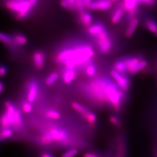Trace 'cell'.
Returning a JSON list of instances; mask_svg holds the SVG:
<instances>
[{"label":"cell","instance_id":"26","mask_svg":"<svg viewBox=\"0 0 157 157\" xmlns=\"http://www.w3.org/2000/svg\"><path fill=\"white\" fill-rule=\"evenodd\" d=\"M59 77V74L56 72L52 73L50 74L48 78L46 79V83L48 86H52V84L55 83L56 79Z\"/></svg>","mask_w":157,"mask_h":157},{"label":"cell","instance_id":"22","mask_svg":"<svg viewBox=\"0 0 157 157\" xmlns=\"http://www.w3.org/2000/svg\"><path fill=\"white\" fill-rule=\"evenodd\" d=\"M147 64H148V63L147 62V60L140 59V62L138 63V64L137 65L135 69H134L131 75H135V74H136L137 73L139 72L141 70H142V69L145 68V67H147Z\"/></svg>","mask_w":157,"mask_h":157},{"label":"cell","instance_id":"9","mask_svg":"<svg viewBox=\"0 0 157 157\" xmlns=\"http://www.w3.org/2000/svg\"><path fill=\"white\" fill-rule=\"evenodd\" d=\"M38 90V85L35 82H32L29 88L27 99L29 102L33 103L37 96V92Z\"/></svg>","mask_w":157,"mask_h":157},{"label":"cell","instance_id":"21","mask_svg":"<svg viewBox=\"0 0 157 157\" xmlns=\"http://www.w3.org/2000/svg\"><path fill=\"white\" fill-rule=\"evenodd\" d=\"M124 13V9L119 8L117 9L111 17V21L113 24H117L119 22L123 17Z\"/></svg>","mask_w":157,"mask_h":157},{"label":"cell","instance_id":"23","mask_svg":"<svg viewBox=\"0 0 157 157\" xmlns=\"http://www.w3.org/2000/svg\"><path fill=\"white\" fill-rule=\"evenodd\" d=\"M14 42L17 45H23L27 43V39L22 34H17L14 37Z\"/></svg>","mask_w":157,"mask_h":157},{"label":"cell","instance_id":"28","mask_svg":"<svg viewBox=\"0 0 157 157\" xmlns=\"http://www.w3.org/2000/svg\"><path fill=\"white\" fill-rule=\"evenodd\" d=\"M1 124L2 128H6L11 126L10 120L5 113L2 116L1 118Z\"/></svg>","mask_w":157,"mask_h":157},{"label":"cell","instance_id":"19","mask_svg":"<svg viewBox=\"0 0 157 157\" xmlns=\"http://www.w3.org/2000/svg\"><path fill=\"white\" fill-rule=\"evenodd\" d=\"M22 125V119L21 111H19V110L16 109L15 114V124L14 125L13 128L16 131H18Z\"/></svg>","mask_w":157,"mask_h":157},{"label":"cell","instance_id":"32","mask_svg":"<svg viewBox=\"0 0 157 157\" xmlns=\"http://www.w3.org/2000/svg\"><path fill=\"white\" fill-rule=\"evenodd\" d=\"M138 4H143L147 6H153L157 3V0H136Z\"/></svg>","mask_w":157,"mask_h":157},{"label":"cell","instance_id":"10","mask_svg":"<svg viewBox=\"0 0 157 157\" xmlns=\"http://www.w3.org/2000/svg\"><path fill=\"white\" fill-rule=\"evenodd\" d=\"M45 56L41 52H36L33 55V61L36 68L41 70L44 64Z\"/></svg>","mask_w":157,"mask_h":157},{"label":"cell","instance_id":"13","mask_svg":"<svg viewBox=\"0 0 157 157\" xmlns=\"http://www.w3.org/2000/svg\"><path fill=\"white\" fill-rule=\"evenodd\" d=\"M139 6V4L136 0H124V9L129 12L131 15H133L135 11Z\"/></svg>","mask_w":157,"mask_h":157},{"label":"cell","instance_id":"1","mask_svg":"<svg viewBox=\"0 0 157 157\" xmlns=\"http://www.w3.org/2000/svg\"><path fill=\"white\" fill-rule=\"evenodd\" d=\"M94 55L93 48L90 45L82 44L73 48L61 51L56 56L57 62L64 64L67 68L75 69L90 61Z\"/></svg>","mask_w":157,"mask_h":157},{"label":"cell","instance_id":"40","mask_svg":"<svg viewBox=\"0 0 157 157\" xmlns=\"http://www.w3.org/2000/svg\"><path fill=\"white\" fill-rule=\"evenodd\" d=\"M30 2V3L31 4L32 6H34L36 4V3H37L38 0H29Z\"/></svg>","mask_w":157,"mask_h":157},{"label":"cell","instance_id":"15","mask_svg":"<svg viewBox=\"0 0 157 157\" xmlns=\"http://www.w3.org/2000/svg\"><path fill=\"white\" fill-rule=\"evenodd\" d=\"M139 20L136 18H134L131 21L127 30L126 31V36L127 38H130L133 35L138 25Z\"/></svg>","mask_w":157,"mask_h":157},{"label":"cell","instance_id":"5","mask_svg":"<svg viewBox=\"0 0 157 157\" xmlns=\"http://www.w3.org/2000/svg\"><path fill=\"white\" fill-rule=\"evenodd\" d=\"M110 74L118 86L123 92H127L130 87V81L128 74H121L115 69L111 70Z\"/></svg>","mask_w":157,"mask_h":157},{"label":"cell","instance_id":"33","mask_svg":"<svg viewBox=\"0 0 157 157\" xmlns=\"http://www.w3.org/2000/svg\"><path fill=\"white\" fill-rule=\"evenodd\" d=\"M86 73L87 75L92 76L94 75L96 72V67H95V66L90 65L86 67Z\"/></svg>","mask_w":157,"mask_h":157},{"label":"cell","instance_id":"34","mask_svg":"<svg viewBox=\"0 0 157 157\" xmlns=\"http://www.w3.org/2000/svg\"><path fill=\"white\" fill-rule=\"evenodd\" d=\"M78 153V151L76 149H72L64 153L62 157H74Z\"/></svg>","mask_w":157,"mask_h":157},{"label":"cell","instance_id":"16","mask_svg":"<svg viewBox=\"0 0 157 157\" xmlns=\"http://www.w3.org/2000/svg\"><path fill=\"white\" fill-rule=\"evenodd\" d=\"M105 29L106 28L103 24L99 23L94 24L89 27L88 32L90 35L96 36L97 35L99 34L100 33H101L103 31H104Z\"/></svg>","mask_w":157,"mask_h":157},{"label":"cell","instance_id":"30","mask_svg":"<svg viewBox=\"0 0 157 157\" xmlns=\"http://www.w3.org/2000/svg\"><path fill=\"white\" fill-rule=\"evenodd\" d=\"M46 116L47 117L52 119H59L60 117V114L58 111L55 110H49L46 113Z\"/></svg>","mask_w":157,"mask_h":157},{"label":"cell","instance_id":"3","mask_svg":"<svg viewBox=\"0 0 157 157\" xmlns=\"http://www.w3.org/2000/svg\"><path fill=\"white\" fill-rule=\"evenodd\" d=\"M106 80H99L92 82L90 85V93L97 99L101 101H108L106 93Z\"/></svg>","mask_w":157,"mask_h":157},{"label":"cell","instance_id":"43","mask_svg":"<svg viewBox=\"0 0 157 157\" xmlns=\"http://www.w3.org/2000/svg\"><path fill=\"white\" fill-rule=\"evenodd\" d=\"M110 1L112 3H114V2H116L118 1L119 0H110Z\"/></svg>","mask_w":157,"mask_h":157},{"label":"cell","instance_id":"12","mask_svg":"<svg viewBox=\"0 0 157 157\" xmlns=\"http://www.w3.org/2000/svg\"><path fill=\"white\" fill-rule=\"evenodd\" d=\"M51 134L55 141L64 140L67 137V132L63 130L57 129H52L48 131Z\"/></svg>","mask_w":157,"mask_h":157},{"label":"cell","instance_id":"14","mask_svg":"<svg viewBox=\"0 0 157 157\" xmlns=\"http://www.w3.org/2000/svg\"><path fill=\"white\" fill-rule=\"evenodd\" d=\"M77 76V73L74 69L66 68L63 72V78L66 84H69Z\"/></svg>","mask_w":157,"mask_h":157},{"label":"cell","instance_id":"8","mask_svg":"<svg viewBox=\"0 0 157 157\" xmlns=\"http://www.w3.org/2000/svg\"><path fill=\"white\" fill-rule=\"evenodd\" d=\"M6 107V111L5 113L8 117L11 123V126L13 127L15 124V114L16 109L14 105L9 101H7L5 103Z\"/></svg>","mask_w":157,"mask_h":157},{"label":"cell","instance_id":"39","mask_svg":"<svg viewBox=\"0 0 157 157\" xmlns=\"http://www.w3.org/2000/svg\"><path fill=\"white\" fill-rule=\"evenodd\" d=\"M84 3H85V6L86 7H88V6L90 5V3H92V0H83Z\"/></svg>","mask_w":157,"mask_h":157},{"label":"cell","instance_id":"24","mask_svg":"<svg viewBox=\"0 0 157 157\" xmlns=\"http://www.w3.org/2000/svg\"><path fill=\"white\" fill-rule=\"evenodd\" d=\"M55 141L53 137L49 132L43 134L41 138V142L43 144H48Z\"/></svg>","mask_w":157,"mask_h":157},{"label":"cell","instance_id":"18","mask_svg":"<svg viewBox=\"0 0 157 157\" xmlns=\"http://www.w3.org/2000/svg\"><path fill=\"white\" fill-rule=\"evenodd\" d=\"M146 28L151 33H156L157 30V24L156 21L152 18H147L144 21Z\"/></svg>","mask_w":157,"mask_h":157},{"label":"cell","instance_id":"20","mask_svg":"<svg viewBox=\"0 0 157 157\" xmlns=\"http://www.w3.org/2000/svg\"><path fill=\"white\" fill-rule=\"evenodd\" d=\"M80 20L82 24L85 25H89L92 21V17L89 12H83L80 13Z\"/></svg>","mask_w":157,"mask_h":157},{"label":"cell","instance_id":"2","mask_svg":"<svg viewBox=\"0 0 157 157\" xmlns=\"http://www.w3.org/2000/svg\"><path fill=\"white\" fill-rule=\"evenodd\" d=\"M6 6L9 10L17 13L18 19L26 17L33 7L29 0H10L6 3Z\"/></svg>","mask_w":157,"mask_h":157},{"label":"cell","instance_id":"38","mask_svg":"<svg viewBox=\"0 0 157 157\" xmlns=\"http://www.w3.org/2000/svg\"><path fill=\"white\" fill-rule=\"evenodd\" d=\"M83 157H99V156H97V155L95 154H93V153H86L83 156Z\"/></svg>","mask_w":157,"mask_h":157},{"label":"cell","instance_id":"6","mask_svg":"<svg viewBox=\"0 0 157 157\" xmlns=\"http://www.w3.org/2000/svg\"><path fill=\"white\" fill-rule=\"evenodd\" d=\"M72 106L76 111H77L83 117H85V119L91 125L94 124L96 121V117L93 113L90 111L88 109L83 106V105L79 104L78 103H72Z\"/></svg>","mask_w":157,"mask_h":157},{"label":"cell","instance_id":"36","mask_svg":"<svg viewBox=\"0 0 157 157\" xmlns=\"http://www.w3.org/2000/svg\"><path fill=\"white\" fill-rule=\"evenodd\" d=\"M110 121L116 126H119L120 125V122L119 120V119L114 116H111L110 117Z\"/></svg>","mask_w":157,"mask_h":157},{"label":"cell","instance_id":"4","mask_svg":"<svg viewBox=\"0 0 157 157\" xmlns=\"http://www.w3.org/2000/svg\"><path fill=\"white\" fill-rule=\"evenodd\" d=\"M96 37L100 51L104 54H107L109 52L112 46V43L109 38V34L106 29H105L104 31H103Z\"/></svg>","mask_w":157,"mask_h":157},{"label":"cell","instance_id":"41","mask_svg":"<svg viewBox=\"0 0 157 157\" xmlns=\"http://www.w3.org/2000/svg\"><path fill=\"white\" fill-rule=\"evenodd\" d=\"M41 157H52L51 155L49 154H44L42 155Z\"/></svg>","mask_w":157,"mask_h":157},{"label":"cell","instance_id":"35","mask_svg":"<svg viewBox=\"0 0 157 157\" xmlns=\"http://www.w3.org/2000/svg\"><path fill=\"white\" fill-rule=\"evenodd\" d=\"M22 109L24 112L25 113H30L32 111V106L30 104V102H25L23 103L22 104Z\"/></svg>","mask_w":157,"mask_h":157},{"label":"cell","instance_id":"37","mask_svg":"<svg viewBox=\"0 0 157 157\" xmlns=\"http://www.w3.org/2000/svg\"><path fill=\"white\" fill-rule=\"evenodd\" d=\"M7 73V69L5 66H1V67L0 68V74L2 77L6 75Z\"/></svg>","mask_w":157,"mask_h":157},{"label":"cell","instance_id":"27","mask_svg":"<svg viewBox=\"0 0 157 157\" xmlns=\"http://www.w3.org/2000/svg\"><path fill=\"white\" fill-rule=\"evenodd\" d=\"M76 0H62L61 5L66 8H73L75 6Z\"/></svg>","mask_w":157,"mask_h":157},{"label":"cell","instance_id":"11","mask_svg":"<svg viewBox=\"0 0 157 157\" xmlns=\"http://www.w3.org/2000/svg\"><path fill=\"white\" fill-rule=\"evenodd\" d=\"M124 60L127 65V73L131 75L140 59L137 57H127L124 59Z\"/></svg>","mask_w":157,"mask_h":157},{"label":"cell","instance_id":"42","mask_svg":"<svg viewBox=\"0 0 157 157\" xmlns=\"http://www.w3.org/2000/svg\"><path fill=\"white\" fill-rule=\"evenodd\" d=\"M3 84L2 82H1V84H0V92H1V93H2V90H3Z\"/></svg>","mask_w":157,"mask_h":157},{"label":"cell","instance_id":"25","mask_svg":"<svg viewBox=\"0 0 157 157\" xmlns=\"http://www.w3.org/2000/svg\"><path fill=\"white\" fill-rule=\"evenodd\" d=\"M12 133H13L12 131L8 128H3L1 130V135H0L1 140H5L6 138H9V137L12 136Z\"/></svg>","mask_w":157,"mask_h":157},{"label":"cell","instance_id":"29","mask_svg":"<svg viewBox=\"0 0 157 157\" xmlns=\"http://www.w3.org/2000/svg\"><path fill=\"white\" fill-rule=\"evenodd\" d=\"M0 39L3 43H4L5 44H10L12 42V38L5 33H1Z\"/></svg>","mask_w":157,"mask_h":157},{"label":"cell","instance_id":"17","mask_svg":"<svg viewBox=\"0 0 157 157\" xmlns=\"http://www.w3.org/2000/svg\"><path fill=\"white\" fill-rule=\"evenodd\" d=\"M114 69L121 74H128L127 65L124 59L119 60L114 64Z\"/></svg>","mask_w":157,"mask_h":157},{"label":"cell","instance_id":"31","mask_svg":"<svg viewBox=\"0 0 157 157\" xmlns=\"http://www.w3.org/2000/svg\"><path fill=\"white\" fill-rule=\"evenodd\" d=\"M85 5L83 0H76L75 6L79 11L81 12L84 11Z\"/></svg>","mask_w":157,"mask_h":157},{"label":"cell","instance_id":"7","mask_svg":"<svg viewBox=\"0 0 157 157\" xmlns=\"http://www.w3.org/2000/svg\"><path fill=\"white\" fill-rule=\"evenodd\" d=\"M112 3L110 0H96L92 1L87 8L92 10H105L111 7Z\"/></svg>","mask_w":157,"mask_h":157},{"label":"cell","instance_id":"44","mask_svg":"<svg viewBox=\"0 0 157 157\" xmlns=\"http://www.w3.org/2000/svg\"><path fill=\"white\" fill-rule=\"evenodd\" d=\"M155 34H156V36H157V31H156V33H155Z\"/></svg>","mask_w":157,"mask_h":157}]
</instances>
